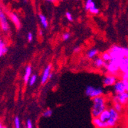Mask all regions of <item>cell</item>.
<instances>
[{
  "mask_svg": "<svg viewBox=\"0 0 128 128\" xmlns=\"http://www.w3.org/2000/svg\"><path fill=\"white\" fill-rule=\"evenodd\" d=\"M112 107H113L117 112H119L120 114H123V112L125 111V109L126 108L123 107L122 104H119V103H117V102H112Z\"/></svg>",
  "mask_w": 128,
  "mask_h": 128,
  "instance_id": "obj_19",
  "label": "cell"
},
{
  "mask_svg": "<svg viewBox=\"0 0 128 128\" xmlns=\"http://www.w3.org/2000/svg\"><path fill=\"white\" fill-rule=\"evenodd\" d=\"M89 12L92 14H98L99 13V9L98 8H96V7H94V8H90L89 9Z\"/></svg>",
  "mask_w": 128,
  "mask_h": 128,
  "instance_id": "obj_28",
  "label": "cell"
},
{
  "mask_svg": "<svg viewBox=\"0 0 128 128\" xmlns=\"http://www.w3.org/2000/svg\"><path fill=\"white\" fill-rule=\"evenodd\" d=\"M53 114V111L52 109L50 108H48V109H45L43 112H42V117L44 118H49L52 116Z\"/></svg>",
  "mask_w": 128,
  "mask_h": 128,
  "instance_id": "obj_23",
  "label": "cell"
},
{
  "mask_svg": "<svg viewBox=\"0 0 128 128\" xmlns=\"http://www.w3.org/2000/svg\"><path fill=\"white\" fill-rule=\"evenodd\" d=\"M93 65L96 69H104L106 62L103 60V59L100 56V57H96L95 59H94L93 61Z\"/></svg>",
  "mask_w": 128,
  "mask_h": 128,
  "instance_id": "obj_14",
  "label": "cell"
},
{
  "mask_svg": "<svg viewBox=\"0 0 128 128\" xmlns=\"http://www.w3.org/2000/svg\"><path fill=\"white\" fill-rule=\"evenodd\" d=\"M96 7L95 6V3L92 1V0H86V2H85V9L88 10L91 8Z\"/></svg>",
  "mask_w": 128,
  "mask_h": 128,
  "instance_id": "obj_26",
  "label": "cell"
},
{
  "mask_svg": "<svg viewBox=\"0 0 128 128\" xmlns=\"http://www.w3.org/2000/svg\"><path fill=\"white\" fill-rule=\"evenodd\" d=\"M46 1H48V2H54L55 0H46Z\"/></svg>",
  "mask_w": 128,
  "mask_h": 128,
  "instance_id": "obj_34",
  "label": "cell"
},
{
  "mask_svg": "<svg viewBox=\"0 0 128 128\" xmlns=\"http://www.w3.org/2000/svg\"><path fill=\"white\" fill-rule=\"evenodd\" d=\"M112 102H117L122 104L123 107L127 108L128 106V92H125L121 94H114L112 97Z\"/></svg>",
  "mask_w": 128,
  "mask_h": 128,
  "instance_id": "obj_6",
  "label": "cell"
},
{
  "mask_svg": "<svg viewBox=\"0 0 128 128\" xmlns=\"http://www.w3.org/2000/svg\"><path fill=\"white\" fill-rule=\"evenodd\" d=\"M38 17H39L40 22H41V26L43 27V28L44 29H47L48 27H49V22H48V20H47L46 17L44 14H39Z\"/></svg>",
  "mask_w": 128,
  "mask_h": 128,
  "instance_id": "obj_20",
  "label": "cell"
},
{
  "mask_svg": "<svg viewBox=\"0 0 128 128\" xmlns=\"http://www.w3.org/2000/svg\"><path fill=\"white\" fill-rule=\"evenodd\" d=\"M113 92H114V94H121V93H123V92H126V86H125L124 82H123V80H121L120 78H119L117 80V82L113 86Z\"/></svg>",
  "mask_w": 128,
  "mask_h": 128,
  "instance_id": "obj_9",
  "label": "cell"
},
{
  "mask_svg": "<svg viewBox=\"0 0 128 128\" xmlns=\"http://www.w3.org/2000/svg\"><path fill=\"white\" fill-rule=\"evenodd\" d=\"M118 79L119 77L117 76L107 74L104 77L102 80V83L104 87H113L114 84L117 82Z\"/></svg>",
  "mask_w": 128,
  "mask_h": 128,
  "instance_id": "obj_8",
  "label": "cell"
},
{
  "mask_svg": "<svg viewBox=\"0 0 128 128\" xmlns=\"http://www.w3.org/2000/svg\"><path fill=\"white\" fill-rule=\"evenodd\" d=\"M108 52L111 56V60L120 62L125 57H128V47L114 45L108 50Z\"/></svg>",
  "mask_w": 128,
  "mask_h": 128,
  "instance_id": "obj_2",
  "label": "cell"
},
{
  "mask_svg": "<svg viewBox=\"0 0 128 128\" xmlns=\"http://www.w3.org/2000/svg\"><path fill=\"white\" fill-rule=\"evenodd\" d=\"M65 17H66V18H67L69 22H73L72 14H71L69 12H67L65 13Z\"/></svg>",
  "mask_w": 128,
  "mask_h": 128,
  "instance_id": "obj_30",
  "label": "cell"
},
{
  "mask_svg": "<svg viewBox=\"0 0 128 128\" xmlns=\"http://www.w3.org/2000/svg\"><path fill=\"white\" fill-rule=\"evenodd\" d=\"M25 127H26V128H34L33 123H32V121H31V119H28V120H26Z\"/></svg>",
  "mask_w": 128,
  "mask_h": 128,
  "instance_id": "obj_27",
  "label": "cell"
},
{
  "mask_svg": "<svg viewBox=\"0 0 128 128\" xmlns=\"http://www.w3.org/2000/svg\"><path fill=\"white\" fill-rule=\"evenodd\" d=\"M85 95L88 98L93 99L94 98H98L100 96H103L104 94V89L99 87H94L92 86H88L84 91Z\"/></svg>",
  "mask_w": 128,
  "mask_h": 128,
  "instance_id": "obj_5",
  "label": "cell"
},
{
  "mask_svg": "<svg viewBox=\"0 0 128 128\" xmlns=\"http://www.w3.org/2000/svg\"><path fill=\"white\" fill-rule=\"evenodd\" d=\"M109 110L110 112V117L106 123L107 126L108 128H115L120 122L122 114L117 112L112 106L109 107Z\"/></svg>",
  "mask_w": 128,
  "mask_h": 128,
  "instance_id": "obj_3",
  "label": "cell"
},
{
  "mask_svg": "<svg viewBox=\"0 0 128 128\" xmlns=\"http://www.w3.org/2000/svg\"><path fill=\"white\" fill-rule=\"evenodd\" d=\"M0 128H7V127H6V126H5V125H3V124H1V125H0Z\"/></svg>",
  "mask_w": 128,
  "mask_h": 128,
  "instance_id": "obj_33",
  "label": "cell"
},
{
  "mask_svg": "<svg viewBox=\"0 0 128 128\" xmlns=\"http://www.w3.org/2000/svg\"><path fill=\"white\" fill-rule=\"evenodd\" d=\"M70 38H71V34H70V33H68V32H66V33H65L62 35V40L64 41H66V40H69Z\"/></svg>",
  "mask_w": 128,
  "mask_h": 128,
  "instance_id": "obj_29",
  "label": "cell"
},
{
  "mask_svg": "<svg viewBox=\"0 0 128 128\" xmlns=\"http://www.w3.org/2000/svg\"><path fill=\"white\" fill-rule=\"evenodd\" d=\"M8 52V47L6 44V43L1 40H0V56L3 57L5 54H6Z\"/></svg>",
  "mask_w": 128,
  "mask_h": 128,
  "instance_id": "obj_18",
  "label": "cell"
},
{
  "mask_svg": "<svg viewBox=\"0 0 128 128\" xmlns=\"http://www.w3.org/2000/svg\"><path fill=\"white\" fill-rule=\"evenodd\" d=\"M24 1H25V2H27V0H24Z\"/></svg>",
  "mask_w": 128,
  "mask_h": 128,
  "instance_id": "obj_35",
  "label": "cell"
},
{
  "mask_svg": "<svg viewBox=\"0 0 128 128\" xmlns=\"http://www.w3.org/2000/svg\"><path fill=\"white\" fill-rule=\"evenodd\" d=\"M101 57L103 59V60H104L106 63L111 61V56H110V54H109L108 51H106V52H104L103 54H101Z\"/></svg>",
  "mask_w": 128,
  "mask_h": 128,
  "instance_id": "obj_24",
  "label": "cell"
},
{
  "mask_svg": "<svg viewBox=\"0 0 128 128\" xmlns=\"http://www.w3.org/2000/svg\"><path fill=\"white\" fill-rule=\"evenodd\" d=\"M52 65L49 64L42 71L41 76V79H40V82L41 85H45L49 79L52 78L53 74L52 73Z\"/></svg>",
  "mask_w": 128,
  "mask_h": 128,
  "instance_id": "obj_7",
  "label": "cell"
},
{
  "mask_svg": "<svg viewBox=\"0 0 128 128\" xmlns=\"http://www.w3.org/2000/svg\"><path fill=\"white\" fill-rule=\"evenodd\" d=\"M125 128H128V127H125Z\"/></svg>",
  "mask_w": 128,
  "mask_h": 128,
  "instance_id": "obj_36",
  "label": "cell"
},
{
  "mask_svg": "<svg viewBox=\"0 0 128 128\" xmlns=\"http://www.w3.org/2000/svg\"><path fill=\"white\" fill-rule=\"evenodd\" d=\"M27 39H28V42H31L33 40V34H32V33L29 32V33L28 34V35H27Z\"/></svg>",
  "mask_w": 128,
  "mask_h": 128,
  "instance_id": "obj_31",
  "label": "cell"
},
{
  "mask_svg": "<svg viewBox=\"0 0 128 128\" xmlns=\"http://www.w3.org/2000/svg\"><path fill=\"white\" fill-rule=\"evenodd\" d=\"M8 15H9L10 20L15 24V28H16L17 29H20L22 24H21V22L19 20V16L17 15V14H15L14 12H8Z\"/></svg>",
  "mask_w": 128,
  "mask_h": 128,
  "instance_id": "obj_11",
  "label": "cell"
},
{
  "mask_svg": "<svg viewBox=\"0 0 128 128\" xmlns=\"http://www.w3.org/2000/svg\"><path fill=\"white\" fill-rule=\"evenodd\" d=\"M98 49H95V48H93V49H91L89 50L88 52H87V57L89 59V60H94L95 59L96 57H98Z\"/></svg>",
  "mask_w": 128,
  "mask_h": 128,
  "instance_id": "obj_16",
  "label": "cell"
},
{
  "mask_svg": "<svg viewBox=\"0 0 128 128\" xmlns=\"http://www.w3.org/2000/svg\"><path fill=\"white\" fill-rule=\"evenodd\" d=\"M107 98L104 95L92 99V107L91 114L92 118H99V116L108 108Z\"/></svg>",
  "mask_w": 128,
  "mask_h": 128,
  "instance_id": "obj_1",
  "label": "cell"
},
{
  "mask_svg": "<svg viewBox=\"0 0 128 128\" xmlns=\"http://www.w3.org/2000/svg\"><path fill=\"white\" fill-rule=\"evenodd\" d=\"M120 61H115V60H111L110 62H107L104 67V70L107 72V73L120 77Z\"/></svg>",
  "mask_w": 128,
  "mask_h": 128,
  "instance_id": "obj_4",
  "label": "cell"
},
{
  "mask_svg": "<svg viewBox=\"0 0 128 128\" xmlns=\"http://www.w3.org/2000/svg\"><path fill=\"white\" fill-rule=\"evenodd\" d=\"M0 23H1V28L3 31L7 32L9 30V25L7 21V18L5 13L2 10L0 11Z\"/></svg>",
  "mask_w": 128,
  "mask_h": 128,
  "instance_id": "obj_10",
  "label": "cell"
},
{
  "mask_svg": "<svg viewBox=\"0 0 128 128\" xmlns=\"http://www.w3.org/2000/svg\"><path fill=\"white\" fill-rule=\"evenodd\" d=\"M120 74L128 72V57H125L120 62Z\"/></svg>",
  "mask_w": 128,
  "mask_h": 128,
  "instance_id": "obj_15",
  "label": "cell"
},
{
  "mask_svg": "<svg viewBox=\"0 0 128 128\" xmlns=\"http://www.w3.org/2000/svg\"><path fill=\"white\" fill-rule=\"evenodd\" d=\"M80 50V47H75V49H74V52H77Z\"/></svg>",
  "mask_w": 128,
  "mask_h": 128,
  "instance_id": "obj_32",
  "label": "cell"
},
{
  "mask_svg": "<svg viewBox=\"0 0 128 128\" xmlns=\"http://www.w3.org/2000/svg\"><path fill=\"white\" fill-rule=\"evenodd\" d=\"M13 124H14V128H22V123L19 117L15 116L13 120Z\"/></svg>",
  "mask_w": 128,
  "mask_h": 128,
  "instance_id": "obj_25",
  "label": "cell"
},
{
  "mask_svg": "<svg viewBox=\"0 0 128 128\" xmlns=\"http://www.w3.org/2000/svg\"><path fill=\"white\" fill-rule=\"evenodd\" d=\"M110 110H109V107L99 116L100 119L103 122H104V123H107V120L110 119Z\"/></svg>",
  "mask_w": 128,
  "mask_h": 128,
  "instance_id": "obj_17",
  "label": "cell"
},
{
  "mask_svg": "<svg viewBox=\"0 0 128 128\" xmlns=\"http://www.w3.org/2000/svg\"><path fill=\"white\" fill-rule=\"evenodd\" d=\"M37 81H38V76L36 74H32V76H31V78L29 79V82H28L29 86H31V87L34 86L37 83Z\"/></svg>",
  "mask_w": 128,
  "mask_h": 128,
  "instance_id": "obj_22",
  "label": "cell"
},
{
  "mask_svg": "<svg viewBox=\"0 0 128 128\" xmlns=\"http://www.w3.org/2000/svg\"><path fill=\"white\" fill-rule=\"evenodd\" d=\"M91 122L94 128H108L107 126V124L103 122L100 119V118H92Z\"/></svg>",
  "mask_w": 128,
  "mask_h": 128,
  "instance_id": "obj_13",
  "label": "cell"
},
{
  "mask_svg": "<svg viewBox=\"0 0 128 128\" xmlns=\"http://www.w3.org/2000/svg\"><path fill=\"white\" fill-rule=\"evenodd\" d=\"M31 76H32V68H31L30 65H28L25 67L24 76H23V82L25 84H28L29 79Z\"/></svg>",
  "mask_w": 128,
  "mask_h": 128,
  "instance_id": "obj_12",
  "label": "cell"
},
{
  "mask_svg": "<svg viewBox=\"0 0 128 128\" xmlns=\"http://www.w3.org/2000/svg\"><path fill=\"white\" fill-rule=\"evenodd\" d=\"M120 78L121 80H123V82H124V84L126 86V90L128 92V72L121 73L120 75Z\"/></svg>",
  "mask_w": 128,
  "mask_h": 128,
  "instance_id": "obj_21",
  "label": "cell"
}]
</instances>
